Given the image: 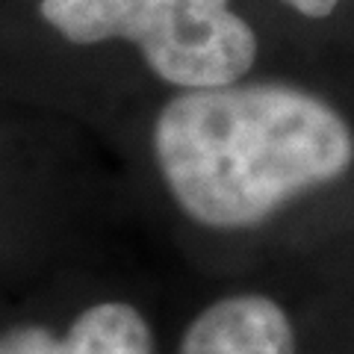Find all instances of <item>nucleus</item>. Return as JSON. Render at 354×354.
I'll use <instances>...</instances> for the list:
<instances>
[{"label": "nucleus", "instance_id": "nucleus-1", "mask_svg": "<svg viewBox=\"0 0 354 354\" xmlns=\"http://www.w3.org/2000/svg\"><path fill=\"white\" fill-rule=\"evenodd\" d=\"M153 153L186 216L236 230L346 174L354 133L304 88L227 83L171 97L153 124Z\"/></svg>", "mask_w": 354, "mask_h": 354}, {"label": "nucleus", "instance_id": "nucleus-2", "mask_svg": "<svg viewBox=\"0 0 354 354\" xmlns=\"http://www.w3.org/2000/svg\"><path fill=\"white\" fill-rule=\"evenodd\" d=\"M41 18L74 44L133 41L177 88L239 83L257 59V36L230 0H41Z\"/></svg>", "mask_w": 354, "mask_h": 354}, {"label": "nucleus", "instance_id": "nucleus-3", "mask_svg": "<svg viewBox=\"0 0 354 354\" xmlns=\"http://www.w3.org/2000/svg\"><path fill=\"white\" fill-rule=\"evenodd\" d=\"M177 354H295V334L272 298L230 295L186 328Z\"/></svg>", "mask_w": 354, "mask_h": 354}, {"label": "nucleus", "instance_id": "nucleus-5", "mask_svg": "<svg viewBox=\"0 0 354 354\" xmlns=\"http://www.w3.org/2000/svg\"><path fill=\"white\" fill-rule=\"evenodd\" d=\"M290 9H295L298 15H307V18H328L330 12L337 9L339 0H283Z\"/></svg>", "mask_w": 354, "mask_h": 354}, {"label": "nucleus", "instance_id": "nucleus-4", "mask_svg": "<svg viewBox=\"0 0 354 354\" xmlns=\"http://www.w3.org/2000/svg\"><path fill=\"white\" fill-rule=\"evenodd\" d=\"M0 354H153V339L136 307L106 301L83 310L65 337L48 328L6 330Z\"/></svg>", "mask_w": 354, "mask_h": 354}]
</instances>
